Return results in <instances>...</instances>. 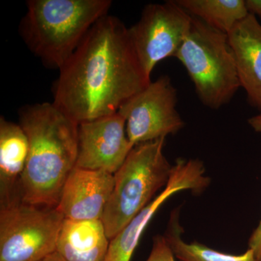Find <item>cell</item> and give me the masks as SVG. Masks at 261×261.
Wrapping results in <instances>:
<instances>
[{
	"label": "cell",
	"mask_w": 261,
	"mask_h": 261,
	"mask_svg": "<svg viewBox=\"0 0 261 261\" xmlns=\"http://www.w3.org/2000/svg\"><path fill=\"white\" fill-rule=\"evenodd\" d=\"M247 122L252 129L257 133L261 134V111L259 114L249 118Z\"/></svg>",
	"instance_id": "ffe728a7"
},
{
	"label": "cell",
	"mask_w": 261,
	"mask_h": 261,
	"mask_svg": "<svg viewBox=\"0 0 261 261\" xmlns=\"http://www.w3.org/2000/svg\"><path fill=\"white\" fill-rule=\"evenodd\" d=\"M53 84V103L77 123L115 114L151 82L128 28L106 15L89 30Z\"/></svg>",
	"instance_id": "6da1fadb"
},
{
	"label": "cell",
	"mask_w": 261,
	"mask_h": 261,
	"mask_svg": "<svg viewBox=\"0 0 261 261\" xmlns=\"http://www.w3.org/2000/svg\"><path fill=\"white\" fill-rule=\"evenodd\" d=\"M248 247L255 252L259 260H261V219L257 227L252 231L248 241Z\"/></svg>",
	"instance_id": "ac0fdd59"
},
{
	"label": "cell",
	"mask_w": 261,
	"mask_h": 261,
	"mask_svg": "<svg viewBox=\"0 0 261 261\" xmlns=\"http://www.w3.org/2000/svg\"><path fill=\"white\" fill-rule=\"evenodd\" d=\"M165 142L161 138L135 145L115 173L113 192L101 219L110 240L168 185L173 166L163 153Z\"/></svg>",
	"instance_id": "277c9868"
},
{
	"label": "cell",
	"mask_w": 261,
	"mask_h": 261,
	"mask_svg": "<svg viewBox=\"0 0 261 261\" xmlns=\"http://www.w3.org/2000/svg\"><path fill=\"white\" fill-rule=\"evenodd\" d=\"M260 261H261V260H260Z\"/></svg>",
	"instance_id": "7402d4cb"
},
{
	"label": "cell",
	"mask_w": 261,
	"mask_h": 261,
	"mask_svg": "<svg viewBox=\"0 0 261 261\" xmlns=\"http://www.w3.org/2000/svg\"><path fill=\"white\" fill-rule=\"evenodd\" d=\"M134 147L120 113L79 123L75 167L115 174Z\"/></svg>",
	"instance_id": "30bf717a"
},
{
	"label": "cell",
	"mask_w": 261,
	"mask_h": 261,
	"mask_svg": "<svg viewBox=\"0 0 261 261\" xmlns=\"http://www.w3.org/2000/svg\"><path fill=\"white\" fill-rule=\"evenodd\" d=\"M110 242L102 220L64 219L56 252L65 261H104Z\"/></svg>",
	"instance_id": "5bb4252c"
},
{
	"label": "cell",
	"mask_w": 261,
	"mask_h": 261,
	"mask_svg": "<svg viewBox=\"0 0 261 261\" xmlns=\"http://www.w3.org/2000/svg\"><path fill=\"white\" fill-rule=\"evenodd\" d=\"M227 36L240 86L250 106L261 111V24L249 13Z\"/></svg>",
	"instance_id": "7c38bea8"
},
{
	"label": "cell",
	"mask_w": 261,
	"mask_h": 261,
	"mask_svg": "<svg viewBox=\"0 0 261 261\" xmlns=\"http://www.w3.org/2000/svg\"><path fill=\"white\" fill-rule=\"evenodd\" d=\"M42 261H65L57 252H53L51 255H48L47 257Z\"/></svg>",
	"instance_id": "44dd1931"
},
{
	"label": "cell",
	"mask_w": 261,
	"mask_h": 261,
	"mask_svg": "<svg viewBox=\"0 0 261 261\" xmlns=\"http://www.w3.org/2000/svg\"><path fill=\"white\" fill-rule=\"evenodd\" d=\"M18 115L29 145L21 200L56 207L65 182L76 165L79 123L53 102L25 106Z\"/></svg>",
	"instance_id": "7a4b0ae2"
},
{
	"label": "cell",
	"mask_w": 261,
	"mask_h": 261,
	"mask_svg": "<svg viewBox=\"0 0 261 261\" xmlns=\"http://www.w3.org/2000/svg\"><path fill=\"white\" fill-rule=\"evenodd\" d=\"M19 32L43 64L60 70L89 30L108 14L110 0H29Z\"/></svg>",
	"instance_id": "3957f363"
},
{
	"label": "cell",
	"mask_w": 261,
	"mask_h": 261,
	"mask_svg": "<svg viewBox=\"0 0 261 261\" xmlns=\"http://www.w3.org/2000/svg\"><path fill=\"white\" fill-rule=\"evenodd\" d=\"M28 137L20 124L0 118V207L22 201L20 185L28 159Z\"/></svg>",
	"instance_id": "4fadbf2b"
},
{
	"label": "cell",
	"mask_w": 261,
	"mask_h": 261,
	"mask_svg": "<svg viewBox=\"0 0 261 261\" xmlns=\"http://www.w3.org/2000/svg\"><path fill=\"white\" fill-rule=\"evenodd\" d=\"M192 16L227 34L249 14L244 0H177Z\"/></svg>",
	"instance_id": "2e32d148"
},
{
	"label": "cell",
	"mask_w": 261,
	"mask_h": 261,
	"mask_svg": "<svg viewBox=\"0 0 261 261\" xmlns=\"http://www.w3.org/2000/svg\"><path fill=\"white\" fill-rule=\"evenodd\" d=\"M180 209L171 212L165 233L175 257L180 261H260L251 249L248 248L240 255H231L194 241L187 243L182 239L184 228L180 224Z\"/></svg>",
	"instance_id": "9a60e30c"
},
{
	"label": "cell",
	"mask_w": 261,
	"mask_h": 261,
	"mask_svg": "<svg viewBox=\"0 0 261 261\" xmlns=\"http://www.w3.org/2000/svg\"><path fill=\"white\" fill-rule=\"evenodd\" d=\"M175 257L165 236L157 235L153 238L152 250L146 261H175Z\"/></svg>",
	"instance_id": "e0dca14e"
},
{
	"label": "cell",
	"mask_w": 261,
	"mask_h": 261,
	"mask_svg": "<svg viewBox=\"0 0 261 261\" xmlns=\"http://www.w3.org/2000/svg\"><path fill=\"white\" fill-rule=\"evenodd\" d=\"M65 218L23 201L0 207V261H42L56 251Z\"/></svg>",
	"instance_id": "8992f818"
},
{
	"label": "cell",
	"mask_w": 261,
	"mask_h": 261,
	"mask_svg": "<svg viewBox=\"0 0 261 261\" xmlns=\"http://www.w3.org/2000/svg\"><path fill=\"white\" fill-rule=\"evenodd\" d=\"M193 16L176 1L146 5L139 21L128 29L130 44L146 75L175 57L191 27Z\"/></svg>",
	"instance_id": "52a82bcc"
},
{
	"label": "cell",
	"mask_w": 261,
	"mask_h": 261,
	"mask_svg": "<svg viewBox=\"0 0 261 261\" xmlns=\"http://www.w3.org/2000/svg\"><path fill=\"white\" fill-rule=\"evenodd\" d=\"M177 91L162 75L128 99L118 113L126 120V135L134 145L175 135L185 126L176 111Z\"/></svg>",
	"instance_id": "ba28073f"
},
{
	"label": "cell",
	"mask_w": 261,
	"mask_h": 261,
	"mask_svg": "<svg viewBox=\"0 0 261 261\" xmlns=\"http://www.w3.org/2000/svg\"><path fill=\"white\" fill-rule=\"evenodd\" d=\"M211 181L210 177L206 176L205 166L200 160H176L164 190L111 240L104 261H130L147 224L170 197L185 190L198 195L205 191Z\"/></svg>",
	"instance_id": "9c48e42d"
},
{
	"label": "cell",
	"mask_w": 261,
	"mask_h": 261,
	"mask_svg": "<svg viewBox=\"0 0 261 261\" xmlns=\"http://www.w3.org/2000/svg\"><path fill=\"white\" fill-rule=\"evenodd\" d=\"M195 86L201 102L211 109L227 104L240 86L227 34L193 16L176 53Z\"/></svg>",
	"instance_id": "5b68a950"
},
{
	"label": "cell",
	"mask_w": 261,
	"mask_h": 261,
	"mask_svg": "<svg viewBox=\"0 0 261 261\" xmlns=\"http://www.w3.org/2000/svg\"><path fill=\"white\" fill-rule=\"evenodd\" d=\"M245 5L249 13L261 17V0H246Z\"/></svg>",
	"instance_id": "d6986e66"
},
{
	"label": "cell",
	"mask_w": 261,
	"mask_h": 261,
	"mask_svg": "<svg viewBox=\"0 0 261 261\" xmlns=\"http://www.w3.org/2000/svg\"><path fill=\"white\" fill-rule=\"evenodd\" d=\"M115 185L114 174L75 167L62 190L56 208L65 219H102Z\"/></svg>",
	"instance_id": "8fae6325"
}]
</instances>
